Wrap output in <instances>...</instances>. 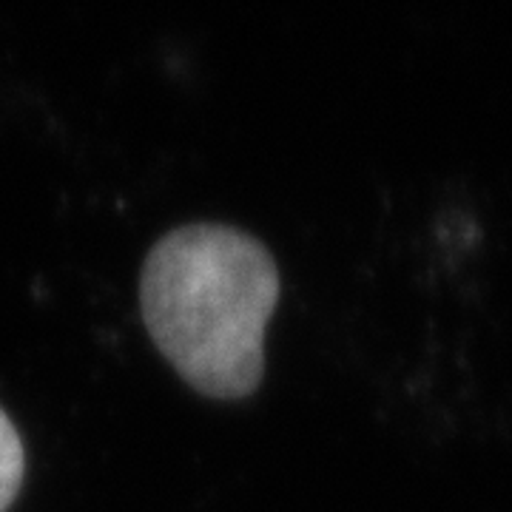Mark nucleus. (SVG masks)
Masks as SVG:
<instances>
[{
	"label": "nucleus",
	"instance_id": "f03ea898",
	"mask_svg": "<svg viewBox=\"0 0 512 512\" xmlns=\"http://www.w3.org/2000/svg\"><path fill=\"white\" fill-rule=\"evenodd\" d=\"M26 478V447L15 421L0 407V512H9Z\"/></svg>",
	"mask_w": 512,
	"mask_h": 512
},
{
	"label": "nucleus",
	"instance_id": "f257e3e1",
	"mask_svg": "<svg viewBox=\"0 0 512 512\" xmlns=\"http://www.w3.org/2000/svg\"><path fill=\"white\" fill-rule=\"evenodd\" d=\"M274 254L222 222H194L154 242L140 274L148 336L188 387L217 402L254 396L265 328L279 302Z\"/></svg>",
	"mask_w": 512,
	"mask_h": 512
}]
</instances>
